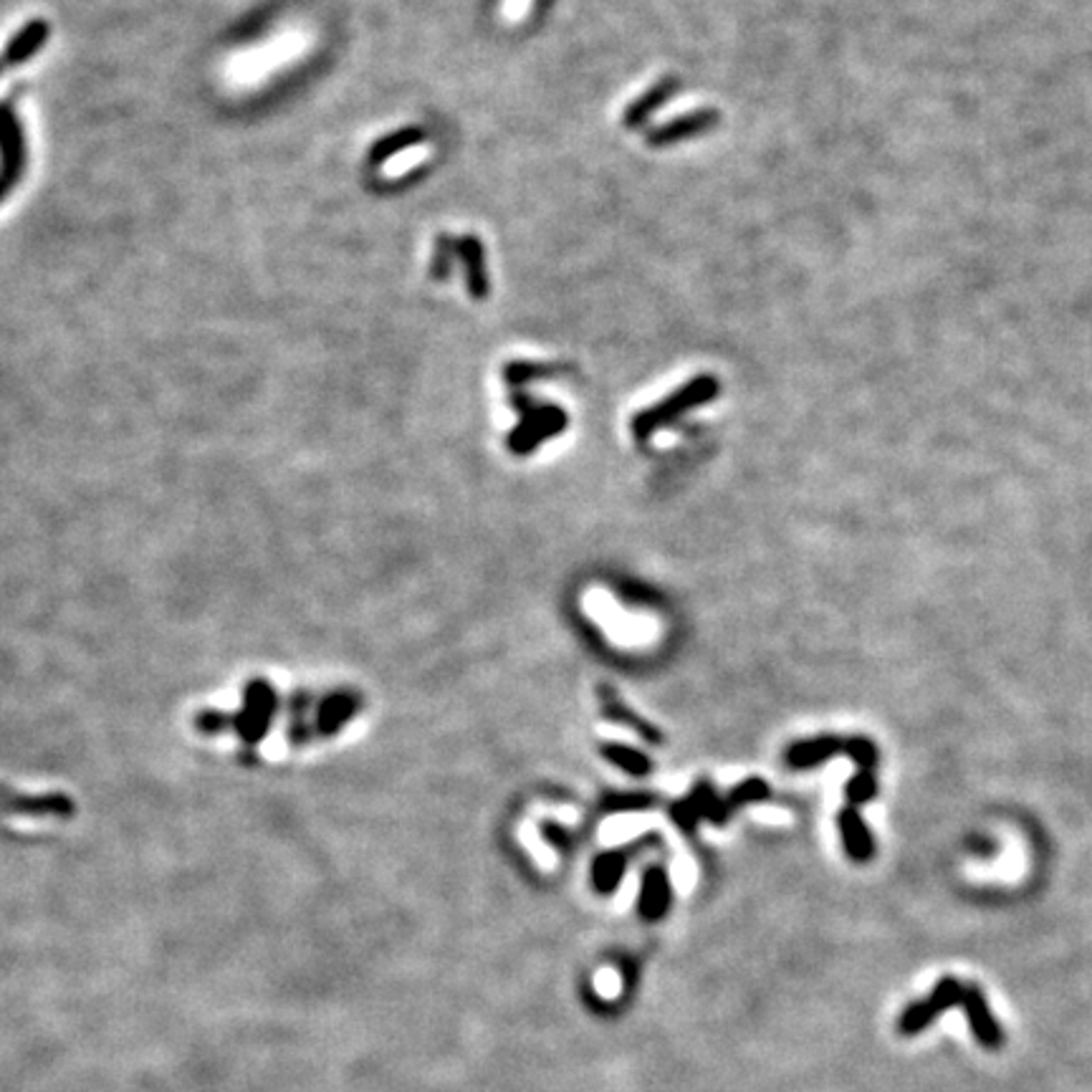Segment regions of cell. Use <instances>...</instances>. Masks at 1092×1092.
Here are the masks:
<instances>
[{
  "label": "cell",
  "mask_w": 1092,
  "mask_h": 1092,
  "mask_svg": "<svg viewBox=\"0 0 1092 1092\" xmlns=\"http://www.w3.org/2000/svg\"><path fill=\"white\" fill-rule=\"evenodd\" d=\"M719 395V383L714 377H696L693 383H688L686 388H681L675 395H670L668 400H663L660 405L651 407V410H642L640 416L632 420V433L640 442H646L655 430L665 428L668 423H673L675 418H681L683 412L693 410V407L703 405V402L714 400Z\"/></svg>",
  "instance_id": "6da1fadb"
},
{
  "label": "cell",
  "mask_w": 1092,
  "mask_h": 1092,
  "mask_svg": "<svg viewBox=\"0 0 1092 1092\" xmlns=\"http://www.w3.org/2000/svg\"><path fill=\"white\" fill-rule=\"evenodd\" d=\"M511 402L521 412V420L519 428L508 435V448L519 456L531 453L541 440L554 438L567 428V416L557 405H541L524 395H514Z\"/></svg>",
  "instance_id": "7a4b0ae2"
},
{
  "label": "cell",
  "mask_w": 1092,
  "mask_h": 1092,
  "mask_svg": "<svg viewBox=\"0 0 1092 1092\" xmlns=\"http://www.w3.org/2000/svg\"><path fill=\"white\" fill-rule=\"evenodd\" d=\"M963 987H966V984L956 977L938 979L936 987L928 991L923 999L905 1006L903 1015L898 1017V1032L903 1034V1037H916V1034L926 1032L946 1012L954 1010V1006H961Z\"/></svg>",
  "instance_id": "3957f363"
},
{
  "label": "cell",
  "mask_w": 1092,
  "mask_h": 1092,
  "mask_svg": "<svg viewBox=\"0 0 1092 1092\" xmlns=\"http://www.w3.org/2000/svg\"><path fill=\"white\" fill-rule=\"evenodd\" d=\"M963 1017H966L968 1029H971V1037L982 1050L987 1052H999L1006 1041V1032L1001 1027V1022L996 1019L994 1010H991L987 994L979 984H966L963 987V999H961Z\"/></svg>",
  "instance_id": "277c9868"
},
{
  "label": "cell",
  "mask_w": 1092,
  "mask_h": 1092,
  "mask_svg": "<svg viewBox=\"0 0 1092 1092\" xmlns=\"http://www.w3.org/2000/svg\"><path fill=\"white\" fill-rule=\"evenodd\" d=\"M733 812L736 809H733V804L728 802V797L721 799L719 794H716L710 787H705V784H698V787L693 789L691 797L681 799V802H675L673 806H670V817H673L675 825L681 827L683 832H691L693 827L698 825V820H703V817H708V820L716 822V825H724Z\"/></svg>",
  "instance_id": "5b68a950"
},
{
  "label": "cell",
  "mask_w": 1092,
  "mask_h": 1092,
  "mask_svg": "<svg viewBox=\"0 0 1092 1092\" xmlns=\"http://www.w3.org/2000/svg\"><path fill=\"white\" fill-rule=\"evenodd\" d=\"M716 120H719V114H716L714 109L691 111V114L675 117V120L668 122V125L653 130L651 134H648V142L655 144V147H660V144L681 142V139L696 137V134H701L708 130V127H714Z\"/></svg>",
  "instance_id": "8992f818"
},
{
  "label": "cell",
  "mask_w": 1092,
  "mask_h": 1092,
  "mask_svg": "<svg viewBox=\"0 0 1092 1092\" xmlns=\"http://www.w3.org/2000/svg\"><path fill=\"white\" fill-rule=\"evenodd\" d=\"M670 905V881L665 875V870L660 865L648 867L646 875H642V890L640 900H637V911H640L642 921H660L665 916Z\"/></svg>",
  "instance_id": "52a82bcc"
},
{
  "label": "cell",
  "mask_w": 1092,
  "mask_h": 1092,
  "mask_svg": "<svg viewBox=\"0 0 1092 1092\" xmlns=\"http://www.w3.org/2000/svg\"><path fill=\"white\" fill-rule=\"evenodd\" d=\"M839 834H842V842L848 855L855 862H867L875 855V842H872V834L867 832L865 822H862L860 812L853 804L845 806L839 812Z\"/></svg>",
  "instance_id": "ba28073f"
},
{
  "label": "cell",
  "mask_w": 1092,
  "mask_h": 1092,
  "mask_svg": "<svg viewBox=\"0 0 1092 1092\" xmlns=\"http://www.w3.org/2000/svg\"><path fill=\"white\" fill-rule=\"evenodd\" d=\"M848 749V741L837 736H817L806 738V741H797L794 747H789L787 752V764L794 769H812V766L822 764L830 756H837L839 752Z\"/></svg>",
  "instance_id": "9c48e42d"
},
{
  "label": "cell",
  "mask_w": 1092,
  "mask_h": 1092,
  "mask_svg": "<svg viewBox=\"0 0 1092 1092\" xmlns=\"http://www.w3.org/2000/svg\"><path fill=\"white\" fill-rule=\"evenodd\" d=\"M599 698H602V716H604V719H609V721H615V724H623L627 728H632V731H637L642 738H646V741H651V743L663 741V736H660L658 728H655L653 724H648V721H642L640 716L632 714V710L627 708L623 701H620L618 693H615L613 688H609V686L599 688Z\"/></svg>",
  "instance_id": "30bf717a"
},
{
  "label": "cell",
  "mask_w": 1092,
  "mask_h": 1092,
  "mask_svg": "<svg viewBox=\"0 0 1092 1092\" xmlns=\"http://www.w3.org/2000/svg\"><path fill=\"white\" fill-rule=\"evenodd\" d=\"M456 249H458V254L463 256V263H466L470 294H473L475 299H481V296L489 294V276H486V263H484V245H481L478 238L468 235V238L458 240Z\"/></svg>",
  "instance_id": "8fae6325"
},
{
  "label": "cell",
  "mask_w": 1092,
  "mask_h": 1092,
  "mask_svg": "<svg viewBox=\"0 0 1092 1092\" xmlns=\"http://www.w3.org/2000/svg\"><path fill=\"white\" fill-rule=\"evenodd\" d=\"M630 858H632V853H627V848L599 855V858L595 860V865H592V883H595L597 893L607 895L618 888L620 878H623L625 865L630 862Z\"/></svg>",
  "instance_id": "7c38bea8"
},
{
  "label": "cell",
  "mask_w": 1092,
  "mask_h": 1092,
  "mask_svg": "<svg viewBox=\"0 0 1092 1092\" xmlns=\"http://www.w3.org/2000/svg\"><path fill=\"white\" fill-rule=\"evenodd\" d=\"M675 92H677L675 78H665V81H660L658 87H653L651 92L642 94V97L637 99V102L625 111V125L627 127H640L642 122H646L655 109H660V106L668 102V99L673 97Z\"/></svg>",
  "instance_id": "4fadbf2b"
},
{
  "label": "cell",
  "mask_w": 1092,
  "mask_h": 1092,
  "mask_svg": "<svg viewBox=\"0 0 1092 1092\" xmlns=\"http://www.w3.org/2000/svg\"><path fill=\"white\" fill-rule=\"evenodd\" d=\"M602 756L609 764L620 766V769L632 776H648L653 771V761L648 759L646 754L637 752V749L623 747V743H604Z\"/></svg>",
  "instance_id": "5bb4252c"
},
{
  "label": "cell",
  "mask_w": 1092,
  "mask_h": 1092,
  "mask_svg": "<svg viewBox=\"0 0 1092 1092\" xmlns=\"http://www.w3.org/2000/svg\"><path fill=\"white\" fill-rule=\"evenodd\" d=\"M845 754L850 756V759L858 764L860 771H870V774H875L878 769V749L875 743L870 741V738H862V736H853L848 738V749H845Z\"/></svg>",
  "instance_id": "9a60e30c"
},
{
  "label": "cell",
  "mask_w": 1092,
  "mask_h": 1092,
  "mask_svg": "<svg viewBox=\"0 0 1092 1092\" xmlns=\"http://www.w3.org/2000/svg\"><path fill=\"white\" fill-rule=\"evenodd\" d=\"M653 804L655 797H651V794H607V797L602 799V812H609V815H618V812H642Z\"/></svg>",
  "instance_id": "2e32d148"
},
{
  "label": "cell",
  "mask_w": 1092,
  "mask_h": 1092,
  "mask_svg": "<svg viewBox=\"0 0 1092 1092\" xmlns=\"http://www.w3.org/2000/svg\"><path fill=\"white\" fill-rule=\"evenodd\" d=\"M845 794H848V802L853 804V806L865 804V802H870V799H875V794H878L875 774H870V771H858V774H855L853 780L848 782V789H845Z\"/></svg>",
  "instance_id": "e0dca14e"
},
{
  "label": "cell",
  "mask_w": 1092,
  "mask_h": 1092,
  "mask_svg": "<svg viewBox=\"0 0 1092 1092\" xmlns=\"http://www.w3.org/2000/svg\"><path fill=\"white\" fill-rule=\"evenodd\" d=\"M554 372H557V367H536V364H529V362H514L503 369V377H506L511 385H524V383H529V379L544 377V374H554Z\"/></svg>",
  "instance_id": "ac0fdd59"
},
{
  "label": "cell",
  "mask_w": 1092,
  "mask_h": 1092,
  "mask_svg": "<svg viewBox=\"0 0 1092 1092\" xmlns=\"http://www.w3.org/2000/svg\"><path fill=\"white\" fill-rule=\"evenodd\" d=\"M418 139H420V132H416V130H407V132L395 134V137H390L388 142H383V144H377V147H374L372 160L374 162H383L385 157H390L392 153H397V150L412 147V144H416Z\"/></svg>",
  "instance_id": "d6986e66"
},
{
  "label": "cell",
  "mask_w": 1092,
  "mask_h": 1092,
  "mask_svg": "<svg viewBox=\"0 0 1092 1092\" xmlns=\"http://www.w3.org/2000/svg\"><path fill=\"white\" fill-rule=\"evenodd\" d=\"M43 33H46V28H43V24H33V26L28 28V31L24 33V38H19V41H15L13 46H10V54H8L10 59L19 61V59H24V56L31 54L33 48H36L38 43H41Z\"/></svg>",
  "instance_id": "ffe728a7"
},
{
  "label": "cell",
  "mask_w": 1092,
  "mask_h": 1092,
  "mask_svg": "<svg viewBox=\"0 0 1092 1092\" xmlns=\"http://www.w3.org/2000/svg\"><path fill=\"white\" fill-rule=\"evenodd\" d=\"M453 249H456V245H453V238H440V240H438V254H435V261H433V263H435L433 276H435V278L445 276V273H448V266H451V263H448V261H451Z\"/></svg>",
  "instance_id": "44dd1931"
},
{
  "label": "cell",
  "mask_w": 1092,
  "mask_h": 1092,
  "mask_svg": "<svg viewBox=\"0 0 1092 1092\" xmlns=\"http://www.w3.org/2000/svg\"><path fill=\"white\" fill-rule=\"evenodd\" d=\"M526 8H529V0H511V3H508V15L519 19V15L526 13Z\"/></svg>",
  "instance_id": "7402d4cb"
}]
</instances>
